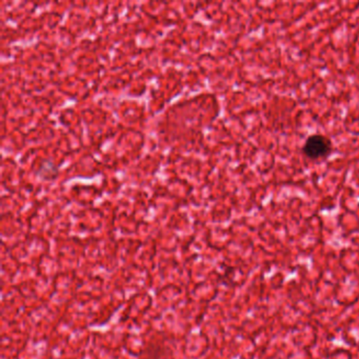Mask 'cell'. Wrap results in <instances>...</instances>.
I'll list each match as a JSON object with an SVG mask.
<instances>
[{"label":"cell","instance_id":"1","mask_svg":"<svg viewBox=\"0 0 359 359\" xmlns=\"http://www.w3.org/2000/svg\"><path fill=\"white\" fill-rule=\"evenodd\" d=\"M302 151L310 159H323L331 154L332 142L325 135H312L307 139Z\"/></svg>","mask_w":359,"mask_h":359}]
</instances>
